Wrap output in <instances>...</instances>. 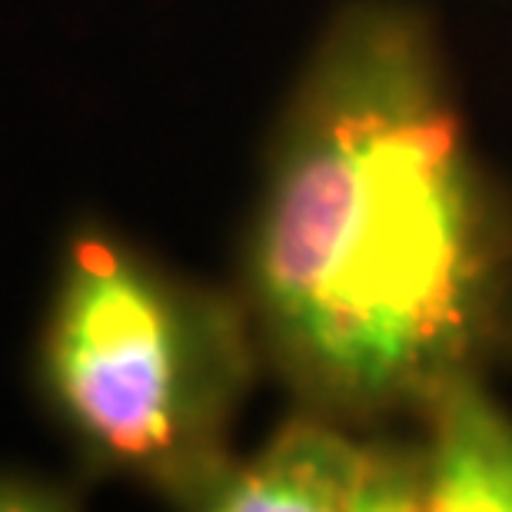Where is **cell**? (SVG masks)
Here are the masks:
<instances>
[{
  "label": "cell",
  "mask_w": 512,
  "mask_h": 512,
  "mask_svg": "<svg viewBox=\"0 0 512 512\" xmlns=\"http://www.w3.org/2000/svg\"><path fill=\"white\" fill-rule=\"evenodd\" d=\"M266 333L340 409L433 399L493 323L499 247L416 17L360 7L303 80L253 243Z\"/></svg>",
  "instance_id": "1"
},
{
  "label": "cell",
  "mask_w": 512,
  "mask_h": 512,
  "mask_svg": "<svg viewBox=\"0 0 512 512\" xmlns=\"http://www.w3.org/2000/svg\"><path fill=\"white\" fill-rule=\"evenodd\" d=\"M64 419L104 463L187 496L213 466L247 380L237 313L170 283L100 233L70 243L47 340Z\"/></svg>",
  "instance_id": "2"
},
{
  "label": "cell",
  "mask_w": 512,
  "mask_h": 512,
  "mask_svg": "<svg viewBox=\"0 0 512 512\" xmlns=\"http://www.w3.org/2000/svg\"><path fill=\"white\" fill-rule=\"evenodd\" d=\"M183 499L223 512H413L423 509V453L293 423L250 463L213 466Z\"/></svg>",
  "instance_id": "3"
},
{
  "label": "cell",
  "mask_w": 512,
  "mask_h": 512,
  "mask_svg": "<svg viewBox=\"0 0 512 512\" xmlns=\"http://www.w3.org/2000/svg\"><path fill=\"white\" fill-rule=\"evenodd\" d=\"M433 439L423 453V509L512 512V419L473 376H456L429 399Z\"/></svg>",
  "instance_id": "4"
},
{
  "label": "cell",
  "mask_w": 512,
  "mask_h": 512,
  "mask_svg": "<svg viewBox=\"0 0 512 512\" xmlns=\"http://www.w3.org/2000/svg\"><path fill=\"white\" fill-rule=\"evenodd\" d=\"M34 499H47V503H50V493H37V489L14 486V483L0 486V509H17V503L24 509H47L44 503H34ZM50 506H54V503H50Z\"/></svg>",
  "instance_id": "5"
}]
</instances>
